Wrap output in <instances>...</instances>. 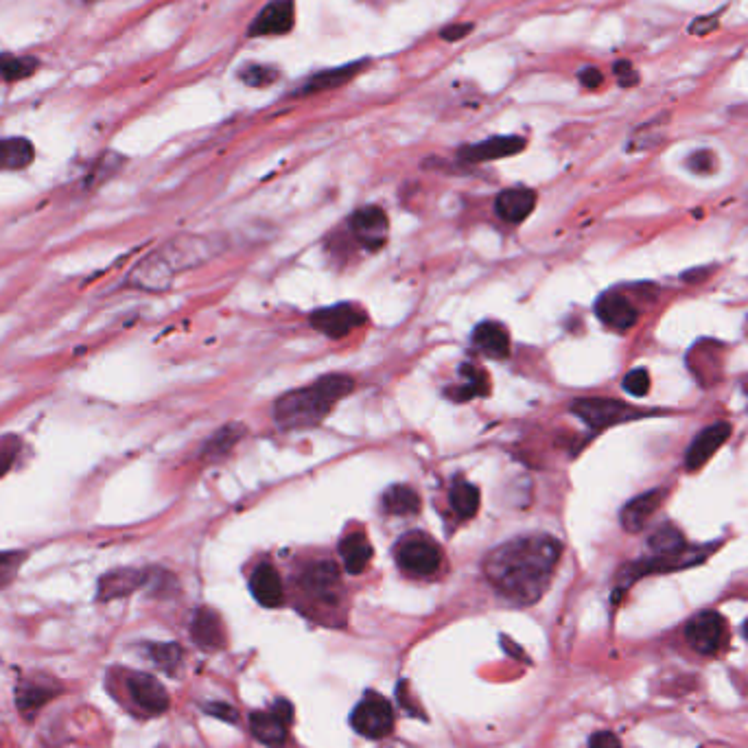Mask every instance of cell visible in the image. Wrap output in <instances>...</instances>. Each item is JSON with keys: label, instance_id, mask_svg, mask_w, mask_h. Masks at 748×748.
<instances>
[{"label": "cell", "instance_id": "6da1fadb", "mask_svg": "<svg viewBox=\"0 0 748 748\" xmlns=\"http://www.w3.org/2000/svg\"><path fill=\"white\" fill-rule=\"evenodd\" d=\"M563 545L547 534L519 536L495 547L484 560V574L493 587L517 604H534L543 598Z\"/></svg>", "mask_w": 748, "mask_h": 748}, {"label": "cell", "instance_id": "7a4b0ae2", "mask_svg": "<svg viewBox=\"0 0 748 748\" xmlns=\"http://www.w3.org/2000/svg\"><path fill=\"white\" fill-rule=\"evenodd\" d=\"M355 388L346 374H326L309 388L287 392L274 405V418L283 429H309L329 416L333 405Z\"/></svg>", "mask_w": 748, "mask_h": 748}, {"label": "cell", "instance_id": "3957f363", "mask_svg": "<svg viewBox=\"0 0 748 748\" xmlns=\"http://www.w3.org/2000/svg\"><path fill=\"white\" fill-rule=\"evenodd\" d=\"M396 563L412 578H429L442 567V552L434 539L423 532H409L396 543Z\"/></svg>", "mask_w": 748, "mask_h": 748}, {"label": "cell", "instance_id": "277c9868", "mask_svg": "<svg viewBox=\"0 0 748 748\" xmlns=\"http://www.w3.org/2000/svg\"><path fill=\"white\" fill-rule=\"evenodd\" d=\"M353 727L357 733L370 740H381L394 729L392 705L379 694H366V698L353 711Z\"/></svg>", "mask_w": 748, "mask_h": 748}, {"label": "cell", "instance_id": "5b68a950", "mask_svg": "<svg viewBox=\"0 0 748 748\" xmlns=\"http://www.w3.org/2000/svg\"><path fill=\"white\" fill-rule=\"evenodd\" d=\"M685 639L698 654H716L727 641V622L716 611H703L689 619L685 626Z\"/></svg>", "mask_w": 748, "mask_h": 748}, {"label": "cell", "instance_id": "8992f818", "mask_svg": "<svg viewBox=\"0 0 748 748\" xmlns=\"http://www.w3.org/2000/svg\"><path fill=\"white\" fill-rule=\"evenodd\" d=\"M300 589L315 602H320L324 606H337L342 595L340 571H337V567L329 563V560H324V563H313L302 571Z\"/></svg>", "mask_w": 748, "mask_h": 748}, {"label": "cell", "instance_id": "52a82bcc", "mask_svg": "<svg viewBox=\"0 0 748 748\" xmlns=\"http://www.w3.org/2000/svg\"><path fill=\"white\" fill-rule=\"evenodd\" d=\"M366 322V313L361 307L353 305V302H342V305H333L315 311L311 315V326L322 335L331 337V340H342L348 333H353L357 326Z\"/></svg>", "mask_w": 748, "mask_h": 748}, {"label": "cell", "instance_id": "ba28073f", "mask_svg": "<svg viewBox=\"0 0 748 748\" xmlns=\"http://www.w3.org/2000/svg\"><path fill=\"white\" fill-rule=\"evenodd\" d=\"M296 27V0L267 3L248 29L250 38H280Z\"/></svg>", "mask_w": 748, "mask_h": 748}, {"label": "cell", "instance_id": "9c48e42d", "mask_svg": "<svg viewBox=\"0 0 748 748\" xmlns=\"http://www.w3.org/2000/svg\"><path fill=\"white\" fill-rule=\"evenodd\" d=\"M350 230L355 239L368 250H379L388 241V215L379 206H364L350 215Z\"/></svg>", "mask_w": 748, "mask_h": 748}, {"label": "cell", "instance_id": "30bf717a", "mask_svg": "<svg viewBox=\"0 0 748 748\" xmlns=\"http://www.w3.org/2000/svg\"><path fill=\"white\" fill-rule=\"evenodd\" d=\"M162 254V259L169 263L171 270L178 274L182 270H189V267H195L204 263L206 259L215 254L213 243L202 237H178L169 241L165 248L158 250Z\"/></svg>", "mask_w": 748, "mask_h": 748}, {"label": "cell", "instance_id": "8fae6325", "mask_svg": "<svg viewBox=\"0 0 748 748\" xmlns=\"http://www.w3.org/2000/svg\"><path fill=\"white\" fill-rule=\"evenodd\" d=\"M571 412L591 429H604L622 423L626 418H633L630 407L615 399H578L571 403Z\"/></svg>", "mask_w": 748, "mask_h": 748}, {"label": "cell", "instance_id": "7c38bea8", "mask_svg": "<svg viewBox=\"0 0 748 748\" xmlns=\"http://www.w3.org/2000/svg\"><path fill=\"white\" fill-rule=\"evenodd\" d=\"M291 722V705L276 703L270 711H256L250 716L254 738L270 748H280L287 740V727Z\"/></svg>", "mask_w": 748, "mask_h": 748}, {"label": "cell", "instance_id": "4fadbf2b", "mask_svg": "<svg viewBox=\"0 0 748 748\" xmlns=\"http://www.w3.org/2000/svg\"><path fill=\"white\" fill-rule=\"evenodd\" d=\"M370 62L368 60H359V62H350L342 66H333V68H324L318 70V73L309 75L302 84L294 90V97H309V95H318V92H329L335 88L346 86L348 81H353L361 70H366Z\"/></svg>", "mask_w": 748, "mask_h": 748}, {"label": "cell", "instance_id": "5bb4252c", "mask_svg": "<svg viewBox=\"0 0 748 748\" xmlns=\"http://www.w3.org/2000/svg\"><path fill=\"white\" fill-rule=\"evenodd\" d=\"M175 272L169 267V263L162 259L160 252H154L145 256L140 261L130 278H127V285H132L134 289H143V291H165L173 283Z\"/></svg>", "mask_w": 748, "mask_h": 748}, {"label": "cell", "instance_id": "9a60e30c", "mask_svg": "<svg viewBox=\"0 0 748 748\" xmlns=\"http://www.w3.org/2000/svg\"><path fill=\"white\" fill-rule=\"evenodd\" d=\"M731 436V425L729 423H714L705 427L700 434L694 438V442L689 444L687 455H685V466L689 471H698L711 460L724 442Z\"/></svg>", "mask_w": 748, "mask_h": 748}, {"label": "cell", "instance_id": "2e32d148", "mask_svg": "<svg viewBox=\"0 0 748 748\" xmlns=\"http://www.w3.org/2000/svg\"><path fill=\"white\" fill-rule=\"evenodd\" d=\"M127 692H130L134 703L147 711V714H162L169 709V694L154 676L149 674H130L127 679Z\"/></svg>", "mask_w": 748, "mask_h": 748}, {"label": "cell", "instance_id": "e0dca14e", "mask_svg": "<svg viewBox=\"0 0 748 748\" xmlns=\"http://www.w3.org/2000/svg\"><path fill=\"white\" fill-rule=\"evenodd\" d=\"M525 149L523 136H493L482 140L477 145H469L460 151V158L464 162H490L517 156Z\"/></svg>", "mask_w": 748, "mask_h": 748}, {"label": "cell", "instance_id": "ac0fdd59", "mask_svg": "<svg viewBox=\"0 0 748 748\" xmlns=\"http://www.w3.org/2000/svg\"><path fill=\"white\" fill-rule=\"evenodd\" d=\"M595 313H598V318L606 326H611L615 331H628L637 322V309L630 305L628 298L617 294V291L602 294L598 298V305H595Z\"/></svg>", "mask_w": 748, "mask_h": 748}, {"label": "cell", "instance_id": "d6986e66", "mask_svg": "<svg viewBox=\"0 0 748 748\" xmlns=\"http://www.w3.org/2000/svg\"><path fill=\"white\" fill-rule=\"evenodd\" d=\"M147 582H149V571L116 569V571H110V574H105L99 580V598L103 602L125 598V595H130L136 589L145 587Z\"/></svg>", "mask_w": 748, "mask_h": 748}, {"label": "cell", "instance_id": "ffe728a7", "mask_svg": "<svg viewBox=\"0 0 748 748\" xmlns=\"http://www.w3.org/2000/svg\"><path fill=\"white\" fill-rule=\"evenodd\" d=\"M191 637L202 650H221L226 646V630L221 617L213 609H200L193 617Z\"/></svg>", "mask_w": 748, "mask_h": 748}, {"label": "cell", "instance_id": "44dd1931", "mask_svg": "<svg viewBox=\"0 0 748 748\" xmlns=\"http://www.w3.org/2000/svg\"><path fill=\"white\" fill-rule=\"evenodd\" d=\"M534 206H536V193L532 189H525V186L501 191L495 202L497 215L504 221H508V224H521L525 217H530Z\"/></svg>", "mask_w": 748, "mask_h": 748}, {"label": "cell", "instance_id": "7402d4cb", "mask_svg": "<svg viewBox=\"0 0 748 748\" xmlns=\"http://www.w3.org/2000/svg\"><path fill=\"white\" fill-rule=\"evenodd\" d=\"M250 589L256 602L267 606V609H276L285 600V589L280 574L272 565H259L254 569L250 578Z\"/></svg>", "mask_w": 748, "mask_h": 748}, {"label": "cell", "instance_id": "603a6c76", "mask_svg": "<svg viewBox=\"0 0 748 748\" xmlns=\"http://www.w3.org/2000/svg\"><path fill=\"white\" fill-rule=\"evenodd\" d=\"M661 501H663L661 490H650V493H644V495L635 497L633 501H628L622 510L624 530L630 534H637L644 530L652 514L657 512V508L661 506Z\"/></svg>", "mask_w": 748, "mask_h": 748}, {"label": "cell", "instance_id": "cb8c5ba5", "mask_svg": "<svg viewBox=\"0 0 748 748\" xmlns=\"http://www.w3.org/2000/svg\"><path fill=\"white\" fill-rule=\"evenodd\" d=\"M473 344L477 350H482L486 357L504 359L510 353V335L504 324L499 322H484L479 324L473 333Z\"/></svg>", "mask_w": 748, "mask_h": 748}, {"label": "cell", "instance_id": "d4e9b609", "mask_svg": "<svg viewBox=\"0 0 748 748\" xmlns=\"http://www.w3.org/2000/svg\"><path fill=\"white\" fill-rule=\"evenodd\" d=\"M55 689L49 679H25L16 689V703L22 714H35L49 700H53Z\"/></svg>", "mask_w": 748, "mask_h": 748}, {"label": "cell", "instance_id": "484cf974", "mask_svg": "<svg viewBox=\"0 0 748 748\" xmlns=\"http://www.w3.org/2000/svg\"><path fill=\"white\" fill-rule=\"evenodd\" d=\"M340 556L346 571L350 574H361L372 560V545L364 532H353L340 543Z\"/></svg>", "mask_w": 748, "mask_h": 748}, {"label": "cell", "instance_id": "4316f807", "mask_svg": "<svg viewBox=\"0 0 748 748\" xmlns=\"http://www.w3.org/2000/svg\"><path fill=\"white\" fill-rule=\"evenodd\" d=\"M35 158V149L27 138H0V171L27 169Z\"/></svg>", "mask_w": 748, "mask_h": 748}, {"label": "cell", "instance_id": "83f0119b", "mask_svg": "<svg viewBox=\"0 0 748 748\" xmlns=\"http://www.w3.org/2000/svg\"><path fill=\"white\" fill-rule=\"evenodd\" d=\"M245 436V427L241 423H230L226 427H221L217 434L210 438L206 444H204V451H202V458L213 462V460H219L224 458V455H228L232 449H235V444Z\"/></svg>", "mask_w": 748, "mask_h": 748}, {"label": "cell", "instance_id": "f1b7e54d", "mask_svg": "<svg viewBox=\"0 0 748 748\" xmlns=\"http://www.w3.org/2000/svg\"><path fill=\"white\" fill-rule=\"evenodd\" d=\"M383 510L392 517H412L420 510V497L409 486H392L383 495Z\"/></svg>", "mask_w": 748, "mask_h": 748}, {"label": "cell", "instance_id": "f546056e", "mask_svg": "<svg viewBox=\"0 0 748 748\" xmlns=\"http://www.w3.org/2000/svg\"><path fill=\"white\" fill-rule=\"evenodd\" d=\"M449 499L453 510L464 519L475 517V512L479 510V490L471 482H466V479H458V482L451 486Z\"/></svg>", "mask_w": 748, "mask_h": 748}, {"label": "cell", "instance_id": "4dcf8cb0", "mask_svg": "<svg viewBox=\"0 0 748 748\" xmlns=\"http://www.w3.org/2000/svg\"><path fill=\"white\" fill-rule=\"evenodd\" d=\"M460 372H462L464 385H462V388H455V390L447 392L449 396H453L455 401H469V399H473V396L488 392V377H486V372L482 368L466 364V366H462Z\"/></svg>", "mask_w": 748, "mask_h": 748}, {"label": "cell", "instance_id": "1f68e13d", "mask_svg": "<svg viewBox=\"0 0 748 748\" xmlns=\"http://www.w3.org/2000/svg\"><path fill=\"white\" fill-rule=\"evenodd\" d=\"M239 81L250 88H267L274 86L280 79V70L272 64H259V62H248L239 68L237 73Z\"/></svg>", "mask_w": 748, "mask_h": 748}, {"label": "cell", "instance_id": "d6a6232c", "mask_svg": "<svg viewBox=\"0 0 748 748\" xmlns=\"http://www.w3.org/2000/svg\"><path fill=\"white\" fill-rule=\"evenodd\" d=\"M38 60L35 57H18V55H0V77L5 81H20L35 73Z\"/></svg>", "mask_w": 748, "mask_h": 748}, {"label": "cell", "instance_id": "836d02e7", "mask_svg": "<svg viewBox=\"0 0 748 748\" xmlns=\"http://www.w3.org/2000/svg\"><path fill=\"white\" fill-rule=\"evenodd\" d=\"M147 652H149V657L156 661L158 668H162L169 674L178 670V665L182 663V650L178 644H151Z\"/></svg>", "mask_w": 748, "mask_h": 748}, {"label": "cell", "instance_id": "e575fe53", "mask_svg": "<svg viewBox=\"0 0 748 748\" xmlns=\"http://www.w3.org/2000/svg\"><path fill=\"white\" fill-rule=\"evenodd\" d=\"M663 123H665L663 119H654V121H650V123H646V125H641L639 130L633 134V138H630L628 149H630V151H639V149H648V147H652L654 143H659V140L663 138L659 127H661Z\"/></svg>", "mask_w": 748, "mask_h": 748}, {"label": "cell", "instance_id": "d590c367", "mask_svg": "<svg viewBox=\"0 0 748 748\" xmlns=\"http://www.w3.org/2000/svg\"><path fill=\"white\" fill-rule=\"evenodd\" d=\"M18 453H20V438L16 436L0 438V477L9 473V469L14 466L18 458Z\"/></svg>", "mask_w": 748, "mask_h": 748}, {"label": "cell", "instance_id": "8d00e7d4", "mask_svg": "<svg viewBox=\"0 0 748 748\" xmlns=\"http://www.w3.org/2000/svg\"><path fill=\"white\" fill-rule=\"evenodd\" d=\"M22 560H25V554L20 552H0V587L14 580Z\"/></svg>", "mask_w": 748, "mask_h": 748}, {"label": "cell", "instance_id": "74e56055", "mask_svg": "<svg viewBox=\"0 0 748 748\" xmlns=\"http://www.w3.org/2000/svg\"><path fill=\"white\" fill-rule=\"evenodd\" d=\"M685 165L689 171H694L698 175H709L716 169V156H714V151H709V149H698L687 158Z\"/></svg>", "mask_w": 748, "mask_h": 748}, {"label": "cell", "instance_id": "f35d334b", "mask_svg": "<svg viewBox=\"0 0 748 748\" xmlns=\"http://www.w3.org/2000/svg\"><path fill=\"white\" fill-rule=\"evenodd\" d=\"M624 390L633 396H646L650 390V374L644 368L630 370L624 379Z\"/></svg>", "mask_w": 748, "mask_h": 748}, {"label": "cell", "instance_id": "ab89813d", "mask_svg": "<svg viewBox=\"0 0 748 748\" xmlns=\"http://www.w3.org/2000/svg\"><path fill=\"white\" fill-rule=\"evenodd\" d=\"M615 77L622 88H633L639 81V73L630 62H617L615 64Z\"/></svg>", "mask_w": 748, "mask_h": 748}, {"label": "cell", "instance_id": "60d3db41", "mask_svg": "<svg viewBox=\"0 0 748 748\" xmlns=\"http://www.w3.org/2000/svg\"><path fill=\"white\" fill-rule=\"evenodd\" d=\"M718 25H720V14L698 16L692 22V25H689V33H692V35H709Z\"/></svg>", "mask_w": 748, "mask_h": 748}, {"label": "cell", "instance_id": "b9f144b4", "mask_svg": "<svg viewBox=\"0 0 748 748\" xmlns=\"http://www.w3.org/2000/svg\"><path fill=\"white\" fill-rule=\"evenodd\" d=\"M589 748H622V742H619V738H617L615 733L600 731V733L591 735Z\"/></svg>", "mask_w": 748, "mask_h": 748}, {"label": "cell", "instance_id": "7bdbcfd3", "mask_svg": "<svg viewBox=\"0 0 748 748\" xmlns=\"http://www.w3.org/2000/svg\"><path fill=\"white\" fill-rule=\"evenodd\" d=\"M578 79H580V84H582L584 88H600V86H602V81H604V75L600 73V68L587 66V68H582V70H580V73H578Z\"/></svg>", "mask_w": 748, "mask_h": 748}, {"label": "cell", "instance_id": "ee69618b", "mask_svg": "<svg viewBox=\"0 0 748 748\" xmlns=\"http://www.w3.org/2000/svg\"><path fill=\"white\" fill-rule=\"evenodd\" d=\"M473 31V25H462V22H455V25H449L444 27L440 31V38L447 40V42H458L462 38H466Z\"/></svg>", "mask_w": 748, "mask_h": 748}, {"label": "cell", "instance_id": "f6af8a7d", "mask_svg": "<svg viewBox=\"0 0 748 748\" xmlns=\"http://www.w3.org/2000/svg\"><path fill=\"white\" fill-rule=\"evenodd\" d=\"M206 711H208L210 716H215L219 720H226V722H235L237 720V711L232 709V707H228V705H221V703L206 705Z\"/></svg>", "mask_w": 748, "mask_h": 748}, {"label": "cell", "instance_id": "bcb514c9", "mask_svg": "<svg viewBox=\"0 0 748 748\" xmlns=\"http://www.w3.org/2000/svg\"><path fill=\"white\" fill-rule=\"evenodd\" d=\"M742 635H744V639L748 641V619H746V622H744V628H742Z\"/></svg>", "mask_w": 748, "mask_h": 748}]
</instances>
